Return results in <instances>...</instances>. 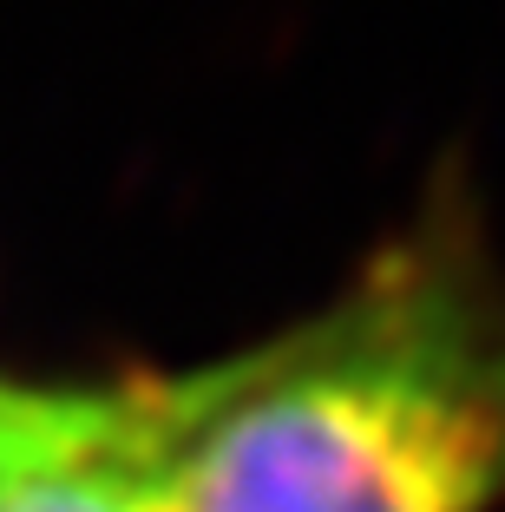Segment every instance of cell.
<instances>
[{
	"label": "cell",
	"instance_id": "obj_1",
	"mask_svg": "<svg viewBox=\"0 0 505 512\" xmlns=\"http://www.w3.org/2000/svg\"><path fill=\"white\" fill-rule=\"evenodd\" d=\"M184 512H499L505 270L453 178L302 322L171 375Z\"/></svg>",
	"mask_w": 505,
	"mask_h": 512
},
{
	"label": "cell",
	"instance_id": "obj_2",
	"mask_svg": "<svg viewBox=\"0 0 505 512\" xmlns=\"http://www.w3.org/2000/svg\"><path fill=\"white\" fill-rule=\"evenodd\" d=\"M0 512H184L171 375L0 381Z\"/></svg>",
	"mask_w": 505,
	"mask_h": 512
}]
</instances>
